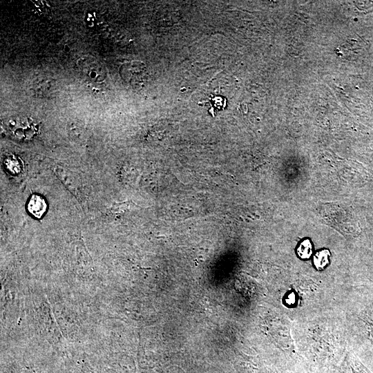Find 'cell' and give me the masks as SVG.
<instances>
[{"label":"cell","instance_id":"obj_7","mask_svg":"<svg viewBox=\"0 0 373 373\" xmlns=\"http://www.w3.org/2000/svg\"><path fill=\"white\" fill-rule=\"evenodd\" d=\"M285 303L288 305H292L296 303V294L294 292L287 294L285 298Z\"/></svg>","mask_w":373,"mask_h":373},{"label":"cell","instance_id":"obj_6","mask_svg":"<svg viewBox=\"0 0 373 373\" xmlns=\"http://www.w3.org/2000/svg\"><path fill=\"white\" fill-rule=\"evenodd\" d=\"M313 252L312 244L310 240L305 239L301 241L296 249L298 256L301 259H308Z\"/></svg>","mask_w":373,"mask_h":373},{"label":"cell","instance_id":"obj_4","mask_svg":"<svg viewBox=\"0 0 373 373\" xmlns=\"http://www.w3.org/2000/svg\"><path fill=\"white\" fill-rule=\"evenodd\" d=\"M35 90L41 95H47L55 90V84L51 79L41 78L35 81Z\"/></svg>","mask_w":373,"mask_h":373},{"label":"cell","instance_id":"obj_1","mask_svg":"<svg viewBox=\"0 0 373 373\" xmlns=\"http://www.w3.org/2000/svg\"><path fill=\"white\" fill-rule=\"evenodd\" d=\"M119 73L124 81L135 88H141L147 79L146 66L140 61L124 63Z\"/></svg>","mask_w":373,"mask_h":373},{"label":"cell","instance_id":"obj_2","mask_svg":"<svg viewBox=\"0 0 373 373\" xmlns=\"http://www.w3.org/2000/svg\"><path fill=\"white\" fill-rule=\"evenodd\" d=\"M77 66L81 75L86 80L101 83L106 77L104 66L93 57H82L77 61Z\"/></svg>","mask_w":373,"mask_h":373},{"label":"cell","instance_id":"obj_3","mask_svg":"<svg viewBox=\"0 0 373 373\" xmlns=\"http://www.w3.org/2000/svg\"><path fill=\"white\" fill-rule=\"evenodd\" d=\"M47 208V204L41 196L33 195L29 200L28 209L29 212L37 218H40L44 214Z\"/></svg>","mask_w":373,"mask_h":373},{"label":"cell","instance_id":"obj_5","mask_svg":"<svg viewBox=\"0 0 373 373\" xmlns=\"http://www.w3.org/2000/svg\"><path fill=\"white\" fill-rule=\"evenodd\" d=\"M330 252L328 249H322L314 256V265L318 270L324 269L329 262Z\"/></svg>","mask_w":373,"mask_h":373}]
</instances>
